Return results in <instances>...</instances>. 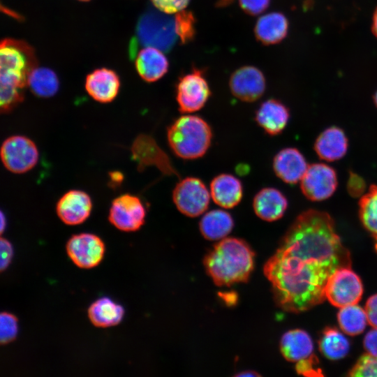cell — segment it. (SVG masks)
Returning a JSON list of instances; mask_svg holds the SVG:
<instances>
[{
	"instance_id": "obj_11",
	"label": "cell",
	"mask_w": 377,
	"mask_h": 377,
	"mask_svg": "<svg viewBox=\"0 0 377 377\" xmlns=\"http://www.w3.org/2000/svg\"><path fill=\"white\" fill-rule=\"evenodd\" d=\"M337 183L334 168L324 163H313L309 165L301 179V190L309 200L321 201L332 196Z\"/></svg>"
},
{
	"instance_id": "obj_43",
	"label": "cell",
	"mask_w": 377,
	"mask_h": 377,
	"mask_svg": "<svg viewBox=\"0 0 377 377\" xmlns=\"http://www.w3.org/2000/svg\"><path fill=\"white\" fill-rule=\"evenodd\" d=\"M237 376H260L258 373L255 372V371H246V372H243V373H241V374H238L236 375Z\"/></svg>"
},
{
	"instance_id": "obj_23",
	"label": "cell",
	"mask_w": 377,
	"mask_h": 377,
	"mask_svg": "<svg viewBox=\"0 0 377 377\" xmlns=\"http://www.w3.org/2000/svg\"><path fill=\"white\" fill-rule=\"evenodd\" d=\"M133 158L139 165L155 164L166 173L175 172L165 153L160 149L155 142L147 135H140L133 142L132 147Z\"/></svg>"
},
{
	"instance_id": "obj_40",
	"label": "cell",
	"mask_w": 377,
	"mask_h": 377,
	"mask_svg": "<svg viewBox=\"0 0 377 377\" xmlns=\"http://www.w3.org/2000/svg\"><path fill=\"white\" fill-rule=\"evenodd\" d=\"M363 343L367 353L377 356V327H374L367 332Z\"/></svg>"
},
{
	"instance_id": "obj_19",
	"label": "cell",
	"mask_w": 377,
	"mask_h": 377,
	"mask_svg": "<svg viewBox=\"0 0 377 377\" xmlns=\"http://www.w3.org/2000/svg\"><path fill=\"white\" fill-rule=\"evenodd\" d=\"M209 191L216 205L223 208L230 209L240 202L243 195V186L239 179L224 173L212 179Z\"/></svg>"
},
{
	"instance_id": "obj_25",
	"label": "cell",
	"mask_w": 377,
	"mask_h": 377,
	"mask_svg": "<svg viewBox=\"0 0 377 377\" xmlns=\"http://www.w3.org/2000/svg\"><path fill=\"white\" fill-rule=\"evenodd\" d=\"M124 315V308L108 297L98 299L88 309L91 323L98 327L117 325L122 320Z\"/></svg>"
},
{
	"instance_id": "obj_8",
	"label": "cell",
	"mask_w": 377,
	"mask_h": 377,
	"mask_svg": "<svg viewBox=\"0 0 377 377\" xmlns=\"http://www.w3.org/2000/svg\"><path fill=\"white\" fill-rule=\"evenodd\" d=\"M210 191L200 179L186 177L179 181L172 192V200L177 209L189 217H196L208 208Z\"/></svg>"
},
{
	"instance_id": "obj_38",
	"label": "cell",
	"mask_w": 377,
	"mask_h": 377,
	"mask_svg": "<svg viewBox=\"0 0 377 377\" xmlns=\"http://www.w3.org/2000/svg\"><path fill=\"white\" fill-rule=\"evenodd\" d=\"M1 271H3L9 265L13 257V247L10 242L1 237L0 241Z\"/></svg>"
},
{
	"instance_id": "obj_32",
	"label": "cell",
	"mask_w": 377,
	"mask_h": 377,
	"mask_svg": "<svg viewBox=\"0 0 377 377\" xmlns=\"http://www.w3.org/2000/svg\"><path fill=\"white\" fill-rule=\"evenodd\" d=\"M348 376L353 377L377 376V356L369 353L362 355L349 371Z\"/></svg>"
},
{
	"instance_id": "obj_36",
	"label": "cell",
	"mask_w": 377,
	"mask_h": 377,
	"mask_svg": "<svg viewBox=\"0 0 377 377\" xmlns=\"http://www.w3.org/2000/svg\"><path fill=\"white\" fill-rule=\"evenodd\" d=\"M239 3L245 13L251 15H257L267 9L270 0H239Z\"/></svg>"
},
{
	"instance_id": "obj_1",
	"label": "cell",
	"mask_w": 377,
	"mask_h": 377,
	"mask_svg": "<svg viewBox=\"0 0 377 377\" xmlns=\"http://www.w3.org/2000/svg\"><path fill=\"white\" fill-rule=\"evenodd\" d=\"M351 267L350 255L327 213L309 209L300 214L263 267L276 304L300 313L321 304L330 276Z\"/></svg>"
},
{
	"instance_id": "obj_9",
	"label": "cell",
	"mask_w": 377,
	"mask_h": 377,
	"mask_svg": "<svg viewBox=\"0 0 377 377\" xmlns=\"http://www.w3.org/2000/svg\"><path fill=\"white\" fill-rule=\"evenodd\" d=\"M211 95L202 71L194 69L179 77L176 85V100L181 112L193 113L202 109Z\"/></svg>"
},
{
	"instance_id": "obj_17",
	"label": "cell",
	"mask_w": 377,
	"mask_h": 377,
	"mask_svg": "<svg viewBox=\"0 0 377 377\" xmlns=\"http://www.w3.org/2000/svg\"><path fill=\"white\" fill-rule=\"evenodd\" d=\"M290 117L288 108L276 99L263 102L256 112L257 124L270 135L281 133L287 126Z\"/></svg>"
},
{
	"instance_id": "obj_37",
	"label": "cell",
	"mask_w": 377,
	"mask_h": 377,
	"mask_svg": "<svg viewBox=\"0 0 377 377\" xmlns=\"http://www.w3.org/2000/svg\"><path fill=\"white\" fill-rule=\"evenodd\" d=\"M366 184L364 179L355 173L350 172L347 182V189L353 197L362 195L365 190Z\"/></svg>"
},
{
	"instance_id": "obj_3",
	"label": "cell",
	"mask_w": 377,
	"mask_h": 377,
	"mask_svg": "<svg viewBox=\"0 0 377 377\" xmlns=\"http://www.w3.org/2000/svg\"><path fill=\"white\" fill-rule=\"evenodd\" d=\"M0 47V108L8 113L23 100L34 55L27 45L12 39L2 40Z\"/></svg>"
},
{
	"instance_id": "obj_44",
	"label": "cell",
	"mask_w": 377,
	"mask_h": 377,
	"mask_svg": "<svg viewBox=\"0 0 377 377\" xmlns=\"http://www.w3.org/2000/svg\"><path fill=\"white\" fill-rule=\"evenodd\" d=\"M1 232H2L3 230V228H4L5 226H6V221L4 219V216H3V213H1Z\"/></svg>"
},
{
	"instance_id": "obj_20",
	"label": "cell",
	"mask_w": 377,
	"mask_h": 377,
	"mask_svg": "<svg viewBox=\"0 0 377 377\" xmlns=\"http://www.w3.org/2000/svg\"><path fill=\"white\" fill-rule=\"evenodd\" d=\"M348 141L343 131L332 126L323 131L314 143V149L320 158L334 161L341 158L347 152Z\"/></svg>"
},
{
	"instance_id": "obj_24",
	"label": "cell",
	"mask_w": 377,
	"mask_h": 377,
	"mask_svg": "<svg viewBox=\"0 0 377 377\" xmlns=\"http://www.w3.org/2000/svg\"><path fill=\"white\" fill-rule=\"evenodd\" d=\"M288 22L281 13H269L257 21L254 32L257 39L265 45L281 42L287 35Z\"/></svg>"
},
{
	"instance_id": "obj_16",
	"label": "cell",
	"mask_w": 377,
	"mask_h": 377,
	"mask_svg": "<svg viewBox=\"0 0 377 377\" xmlns=\"http://www.w3.org/2000/svg\"><path fill=\"white\" fill-rule=\"evenodd\" d=\"M120 82L112 70L100 68L94 71L86 78L85 89L95 101L106 103L112 101L118 94Z\"/></svg>"
},
{
	"instance_id": "obj_18",
	"label": "cell",
	"mask_w": 377,
	"mask_h": 377,
	"mask_svg": "<svg viewBox=\"0 0 377 377\" xmlns=\"http://www.w3.org/2000/svg\"><path fill=\"white\" fill-rule=\"evenodd\" d=\"M288 207L286 196L278 189L262 188L253 198V208L260 219L274 221L281 218Z\"/></svg>"
},
{
	"instance_id": "obj_45",
	"label": "cell",
	"mask_w": 377,
	"mask_h": 377,
	"mask_svg": "<svg viewBox=\"0 0 377 377\" xmlns=\"http://www.w3.org/2000/svg\"><path fill=\"white\" fill-rule=\"evenodd\" d=\"M374 103L377 106V91L376 92L374 97Z\"/></svg>"
},
{
	"instance_id": "obj_26",
	"label": "cell",
	"mask_w": 377,
	"mask_h": 377,
	"mask_svg": "<svg viewBox=\"0 0 377 377\" xmlns=\"http://www.w3.org/2000/svg\"><path fill=\"white\" fill-rule=\"evenodd\" d=\"M233 226L234 221L231 215L222 209L207 212L199 223L202 235L209 240L225 238L231 232Z\"/></svg>"
},
{
	"instance_id": "obj_7",
	"label": "cell",
	"mask_w": 377,
	"mask_h": 377,
	"mask_svg": "<svg viewBox=\"0 0 377 377\" xmlns=\"http://www.w3.org/2000/svg\"><path fill=\"white\" fill-rule=\"evenodd\" d=\"M362 293V281L350 267L336 270L328 279L325 288V299L339 308L357 304Z\"/></svg>"
},
{
	"instance_id": "obj_35",
	"label": "cell",
	"mask_w": 377,
	"mask_h": 377,
	"mask_svg": "<svg viewBox=\"0 0 377 377\" xmlns=\"http://www.w3.org/2000/svg\"><path fill=\"white\" fill-rule=\"evenodd\" d=\"M318 359L314 355H313L308 359L297 362L295 369L299 374L304 376H322L321 371L318 367Z\"/></svg>"
},
{
	"instance_id": "obj_15",
	"label": "cell",
	"mask_w": 377,
	"mask_h": 377,
	"mask_svg": "<svg viewBox=\"0 0 377 377\" xmlns=\"http://www.w3.org/2000/svg\"><path fill=\"white\" fill-rule=\"evenodd\" d=\"M308 167L304 156L293 147L281 149L273 160V169L276 175L290 184L301 181Z\"/></svg>"
},
{
	"instance_id": "obj_34",
	"label": "cell",
	"mask_w": 377,
	"mask_h": 377,
	"mask_svg": "<svg viewBox=\"0 0 377 377\" xmlns=\"http://www.w3.org/2000/svg\"><path fill=\"white\" fill-rule=\"evenodd\" d=\"M157 10L167 13H177L185 8L190 0H151Z\"/></svg>"
},
{
	"instance_id": "obj_14",
	"label": "cell",
	"mask_w": 377,
	"mask_h": 377,
	"mask_svg": "<svg viewBox=\"0 0 377 377\" xmlns=\"http://www.w3.org/2000/svg\"><path fill=\"white\" fill-rule=\"evenodd\" d=\"M92 209L91 197L81 190H70L58 200L57 216L66 225L76 226L84 222Z\"/></svg>"
},
{
	"instance_id": "obj_42",
	"label": "cell",
	"mask_w": 377,
	"mask_h": 377,
	"mask_svg": "<svg viewBox=\"0 0 377 377\" xmlns=\"http://www.w3.org/2000/svg\"><path fill=\"white\" fill-rule=\"evenodd\" d=\"M371 30L374 36L377 38V8L373 15Z\"/></svg>"
},
{
	"instance_id": "obj_27",
	"label": "cell",
	"mask_w": 377,
	"mask_h": 377,
	"mask_svg": "<svg viewBox=\"0 0 377 377\" xmlns=\"http://www.w3.org/2000/svg\"><path fill=\"white\" fill-rule=\"evenodd\" d=\"M27 85L37 96L49 98L59 89V80L56 73L45 67L34 68L29 73Z\"/></svg>"
},
{
	"instance_id": "obj_39",
	"label": "cell",
	"mask_w": 377,
	"mask_h": 377,
	"mask_svg": "<svg viewBox=\"0 0 377 377\" xmlns=\"http://www.w3.org/2000/svg\"><path fill=\"white\" fill-rule=\"evenodd\" d=\"M364 309L368 323L373 327H377V294L371 296L367 300Z\"/></svg>"
},
{
	"instance_id": "obj_6",
	"label": "cell",
	"mask_w": 377,
	"mask_h": 377,
	"mask_svg": "<svg viewBox=\"0 0 377 377\" xmlns=\"http://www.w3.org/2000/svg\"><path fill=\"white\" fill-rule=\"evenodd\" d=\"M38 156L34 142L24 135L10 136L1 145L2 163L13 173L22 174L31 170L37 164Z\"/></svg>"
},
{
	"instance_id": "obj_12",
	"label": "cell",
	"mask_w": 377,
	"mask_h": 377,
	"mask_svg": "<svg viewBox=\"0 0 377 377\" xmlns=\"http://www.w3.org/2000/svg\"><path fill=\"white\" fill-rule=\"evenodd\" d=\"M66 252L78 267L90 269L101 262L105 253V244L96 235L80 233L68 239Z\"/></svg>"
},
{
	"instance_id": "obj_10",
	"label": "cell",
	"mask_w": 377,
	"mask_h": 377,
	"mask_svg": "<svg viewBox=\"0 0 377 377\" xmlns=\"http://www.w3.org/2000/svg\"><path fill=\"white\" fill-rule=\"evenodd\" d=\"M145 216L146 210L141 200L134 195L125 193L112 200L108 220L119 230L133 232L142 226Z\"/></svg>"
},
{
	"instance_id": "obj_33",
	"label": "cell",
	"mask_w": 377,
	"mask_h": 377,
	"mask_svg": "<svg viewBox=\"0 0 377 377\" xmlns=\"http://www.w3.org/2000/svg\"><path fill=\"white\" fill-rule=\"evenodd\" d=\"M17 320L10 313L4 312L0 315V341L7 344L13 341L17 334Z\"/></svg>"
},
{
	"instance_id": "obj_31",
	"label": "cell",
	"mask_w": 377,
	"mask_h": 377,
	"mask_svg": "<svg viewBox=\"0 0 377 377\" xmlns=\"http://www.w3.org/2000/svg\"><path fill=\"white\" fill-rule=\"evenodd\" d=\"M177 36L182 43L190 42L195 36V18L190 11L181 10L175 16Z\"/></svg>"
},
{
	"instance_id": "obj_13",
	"label": "cell",
	"mask_w": 377,
	"mask_h": 377,
	"mask_svg": "<svg viewBox=\"0 0 377 377\" xmlns=\"http://www.w3.org/2000/svg\"><path fill=\"white\" fill-rule=\"evenodd\" d=\"M232 94L245 102L259 99L265 92L266 84L263 73L257 68L246 66L236 70L229 81Z\"/></svg>"
},
{
	"instance_id": "obj_41",
	"label": "cell",
	"mask_w": 377,
	"mask_h": 377,
	"mask_svg": "<svg viewBox=\"0 0 377 377\" xmlns=\"http://www.w3.org/2000/svg\"><path fill=\"white\" fill-rule=\"evenodd\" d=\"M110 181L115 184L121 183L123 180V175L119 172H112L110 173Z\"/></svg>"
},
{
	"instance_id": "obj_4",
	"label": "cell",
	"mask_w": 377,
	"mask_h": 377,
	"mask_svg": "<svg viewBox=\"0 0 377 377\" xmlns=\"http://www.w3.org/2000/svg\"><path fill=\"white\" fill-rule=\"evenodd\" d=\"M167 138L177 157L192 160L206 154L211 145L212 131L202 117L187 114L177 118L168 127Z\"/></svg>"
},
{
	"instance_id": "obj_22",
	"label": "cell",
	"mask_w": 377,
	"mask_h": 377,
	"mask_svg": "<svg viewBox=\"0 0 377 377\" xmlns=\"http://www.w3.org/2000/svg\"><path fill=\"white\" fill-rule=\"evenodd\" d=\"M280 350L287 360L297 362L313 355V343L306 332L295 329L283 334L280 341Z\"/></svg>"
},
{
	"instance_id": "obj_5",
	"label": "cell",
	"mask_w": 377,
	"mask_h": 377,
	"mask_svg": "<svg viewBox=\"0 0 377 377\" xmlns=\"http://www.w3.org/2000/svg\"><path fill=\"white\" fill-rule=\"evenodd\" d=\"M135 41L144 47L170 51L178 38L175 17L153 9L142 14L136 26Z\"/></svg>"
},
{
	"instance_id": "obj_30",
	"label": "cell",
	"mask_w": 377,
	"mask_h": 377,
	"mask_svg": "<svg viewBox=\"0 0 377 377\" xmlns=\"http://www.w3.org/2000/svg\"><path fill=\"white\" fill-rule=\"evenodd\" d=\"M359 216L364 227L376 240L377 251V186L371 185L359 202Z\"/></svg>"
},
{
	"instance_id": "obj_28",
	"label": "cell",
	"mask_w": 377,
	"mask_h": 377,
	"mask_svg": "<svg viewBox=\"0 0 377 377\" xmlns=\"http://www.w3.org/2000/svg\"><path fill=\"white\" fill-rule=\"evenodd\" d=\"M319 348L327 358L337 360L348 353L350 344L346 337L338 330L327 327L320 339Z\"/></svg>"
},
{
	"instance_id": "obj_29",
	"label": "cell",
	"mask_w": 377,
	"mask_h": 377,
	"mask_svg": "<svg viewBox=\"0 0 377 377\" xmlns=\"http://www.w3.org/2000/svg\"><path fill=\"white\" fill-rule=\"evenodd\" d=\"M337 318L341 329L351 336L361 334L368 323L365 309L357 304L340 308Z\"/></svg>"
},
{
	"instance_id": "obj_46",
	"label": "cell",
	"mask_w": 377,
	"mask_h": 377,
	"mask_svg": "<svg viewBox=\"0 0 377 377\" xmlns=\"http://www.w3.org/2000/svg\"><path fill=\"white\" fill-rule=\"evenodd\" d=\"M80 1H89V0H80Z\"/></svg>"
},
{
	"instance_id": "obj_21",
	"label": "cell",
	"mask_w": 377,
	"mask_h": 377,
	"mask_svg": "<svg viewBox=\"0 0 377 377\" xmlns=\"http://www.w3.org/2000/svg\"><path fill=\"white\" fill-rule=\"evenodd\" d=\"M135 67L140 76L151 82L161 78L168 71V61L163 51L145 47L135 55Z\"/></svg>"
},
{
	"instance_id": "obj_2",
	"label": "cell",
	"mask_w": 377,
	"mask_h": 377,
	"mask_svg": "<svg viewBox=\"0 0 377 377\" xmlns=\"http://www.w3.org/2000/svg\"><path fill=\"white\" fill-rule=\"evenodd\" d=\"M204 265L215 284L228 286L248 280L254 266V253L243 239L225 237L206 255Z\"/></svg>"
}]
</instances>
